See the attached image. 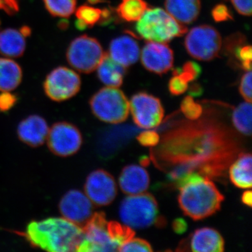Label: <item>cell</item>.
I'll return each mask as SVG.
<instances>
[{
  "label": "cell",
  "mask_w": 252,
  "mask_h": 252,
  "mask_svg": "<svg viewBox=\"0 0 252 252\" xmlns=\"http://www.w3.org/2000/svg\"><path fill=\"white\" fill-rule=\"evenodd\" d=\"M212 16L214 21L217 23L225 22L233 19V15L226 5L217 4L212 10Z\"/></svg>",
  "instance_id": "836d02e7"
},
{
  "label": "cell",
  "mask_w": 252,
  "mask_h": 252,
  "mask_svg": "<svg viewBox=\"0 0 252 252\" xmlns=\"http://www.w3.org/2000/svg\"><path fill=\"white\" fill-rule=\"evenodd\" d=\"M137 22V34L149 41L167 43L188 31L186 26L161 8L147 9Z\"/></svg>",
  "instance_id": "3957f363"
},
{
  "label": "cell",
  "mask_w": 252,
  "mask_h": 252,
  "mask_svg": "<svg viewBox=\"0 0 252 252\" xmlns=\"http://www.w3.org/2000/svg\"><path fill=\"white\" fill-rule=\"evenodd\" d=\"M0 10L11 16L16 14L19 11V0H0Z\"/></svg>",
  "instance_id": "74e56055"
},
{
  "label": "cell",
  "mask_w": 252,
  "mask_h": 252,
  "mask_svg": "<svg viewBox=\"0 0 252 252\" xmlns=\"http://www.w3.org/2000/svg\"><path fill=\"white\" fill-rule=\"evenodd\" d=\"M81 78L77 73L65 67L56 68L48 74L44 84L46 95L56 102L72 98L80 91Z\"/></svg>",
  "instance_id": "9c48e42d"
},
{
  "label": "cell",
  "mask_w": 252,
  "mask_h": 252,
  "mask_svg": "<svg viewBox=\"0 0 252 252\" xmlns=\"http://www.w3.org/2000/svg\"><path fill=\"white\" fill-rule=\"evenodd\" d=\"M137 141L144 147H154L158 144L160 137L156 131L147 130L141 132L137 137Z\"/></svg>",
  "instance_id": "d590c367"
},
{
  "label": "cell",
  "mask_w": 252,
  "mask_h": 252,
  "mask_svg": "<svg viewBox=\"0 0 252 252\" xmlns=\"http://www.w3.org/2000/svg\"><path fill=\"white\" fill-rule=\"evenodd\" d=\"M77 20L84 23L87 28L94 27L96 23L100 22L102 9L89 5H82L76 11Z\"/></svg>",
  "instance_id": "f1b7e54d"
},
{
  "label": "cell",
  "mask_w": 252,
  "mask_h": 252,
  "mask_svg": "<svg viewBox=\"0 0 252 252\" xmlns=\"http://www.w3.org/2000/svg\"><path fill=\"white\" fill-rule=\"evenodd\" d=\"M104 52L95 38L81 35L75 38L68 46L67 62L78 72L90 74L97 69Z\"/></svg>",
  "instance_id": "8992f818"
},
{
  "label": "cell",
  "mask_w": 252,
  "mask_h": 252,
  "mask_svg": "<svg viewBox=\"0 0 252 252\" xmlns=\"http://www.w3.org/2000/svg\"><path fill=\"white\" fill-rule=\"evenodd\" d=\"M96 69L97 77L104 85L114 88H119L122 85L126 73V67L115 62L108 53H104Z\"/></svg>",
  "instance_id": "44dd1931"
},
{
  "label": "cell",
  "mask_w": 252,
  "mask_h": 252,
  "mask_svg": "<svg viewBox=\"0 0 252 252\" xmlns=\"http://www.w3.org/2000/svg\"><path fill=\"white\" fill-rule=\"evenodd\" d=\"M59 210L63 218L82 227L94 214V204L85 193L73 189L61 198Z\"/></svg>",
  "instance_id": "4fadbf2b"
},
{
  "label": "cell",
  "mask_w": 252,
  "mask_h": 252,
  "mask_svg": "<svg viewBox=\"0 0 252 252\" xmlns=\"http://www.w3.org/2000/svg\"><path fill=\"white\" fill-rule=\"evenodd\" d=\"M240 94L246 102H252V72L247 71L243 74L239 87Z\"/></svg>",
  "instance_id": "d6a6232c"
},
{
  "label": "cell",
  "mask_w": 252,
  "mask_h": 252,
  "mask_svg": "<svg viewBox=\"0 0 252 252\" xmlns=\"http://www.w3.org/2000/svg\"><path fill=\"white\" fill-rule=\"evenodd\" d=\"M104 212L93 214L90 220L83 225V238L77 251L101 252L118 251V247L110 238Z\"/></svg>",
  "instance_id": "ba28073f"
},
{
  "label": "cell",
  "mask_w": 252,
  "mask_h": 252,
  "mask_svg": "<svg viewBox=\"0 0 252 252\" xmlns=\"http://www.w3.org/2000/svg\"><path fill=\"white\" fill-rule=\"evenodd\" d=\"M190 94H193L194 95L201 94V88L200 86L195 85L192 89V90L190 91Z\"/></svg>",
  "instance_id": "b9f144b4"
},
{
  "label": "cell",
  "mask_w": 252,
  "mask_h": 252,
  "mask_svg": "<svg viewBox=\"0 0 252 252\" xmlns=\"http://www.w3.org/2000/svg\"><path fill=\"white\" fill-rule=\"evenodd\" d=\"M237 12L244 16H252V0H231Z\"/></svg>",
  "instance_id": "8d00e7d4"
},
{
  "label": "cell",
  "mask_w": 252,
  "mask_h": 252,
  "mask_svg": "<svg viewBox=\"0 0 252 252\" xmlns=\"http://www.w3.org/2000/svg\"><path fill=\"white\" fill-rule=\"evenodd\" d=\"M243 34H235L228 36L225 41V50L233 55L237 65L245 71L252 69V49L250 44H245Z\"/></svg>",
  "instance_id": "7402d4cb"
},
{
  "label": "cell",
  "mask_w": 252,
  "mask_h": 252,
  "mask_svg": "<svg viewBox=\"0 0 252 252\" xmlns=\"http://www.w3.org/2000/svg\"><path fill=\"white\" fill-rule=\"evenodd\" d=\"M48 147L58 157H68L79 152L83 137L77 127L67 122L56 123L49 129Z\"/></svg>",
  "instance_id": "8fae6325"
},
{
  "label": "cell",
  "mask_w": 252,
  "mask_h": 252,
  "mask_svg": "<svg viewBox=\"0 0 252 252\" xmlns=\"http://www.w3.org/2000/svg\"><path fill=\"white\" fill-rule=\"evenodd\" d=\"M107 228L113 243L119 249L121 245L134 238L135 233L132 228L126 225H122L117 221H109Z\"/></svg>",
  "instance_id": "83f0119b"
},
{
  "label": "cell",
  "mask_w": 252,
  "mask_h": 252,
  "mask_svg": "<svg viewBox=\"0 0 252 252\" xmlns=\"http://www.w3.org/2000/svg\"><path fill=\"white\" fill-rule=\"evenodd\" d=\"M149 9L144 0H122L117 9L118 16L126 22H137Z\"/></svg>",
  "instance_id": "d4e9b609"
},
{
  "label": "cell",
  "mask_w": 252,
  "mask_h": 252,
  "mask_svg": "<svg viewBox=\"0 0 252 252\" xmlns=\"http://www.w3.org/2000/svg\"><path fill=\"white\" fill-rule=\"evenodd\" d=\"M23 72L21 66L13 61L0 58V91H14L22 81Z\"/></svg>",
  "instance_id": "cb8c5ba5"
},
{
  "label": "cell",
  "mask_w": 252,
  "mask_h": 252,
  "mask_svg": "<svg viewBox=\"0 0 252 252\" xmlns=\"http://www.w3.org/2000/svg\"><path fill=\"white\" fill-rule=\"evenodd\" d=\"M178 202L187 216L200 220L220 210L224 197L211 181L202 177L180 187Z\"/></svg>",
  "instance_id": "7a4b0ae2"
},
{
  "label": "cell",
  "mask_w": 252,
  "mask_h": 252,
  "mask_svg": "<svg viewBox=\"0 0 252 252\" xmlns=\"http://www.w3.org/2000/svg\"><path fill=\"white\" fill-rule=\"evenodd\" d=\"M189 83L177 75H173L168 84L169 91L173 95H180L185 94L189 88Z\"/></svg>",
  "instance_id": "e575fe53"
},
{
  "label": "cell",
  "mask_w": 252,
  "mask_h": 252,
  "mask_svg": "<svg viewBox=\"0 0 252 252\" xmlns=\"http://www.w3.org/2000/svg\"><path fill=\"white\" fill-rule=\"evenodd\" d=\"M119 182L124 193L136 195L144 193L148 189L150 177L148 172L143 167L137 165H129L123 169Z\"/></svg>",
  "instance_id": "ac0fdd59"
},
{
  "label": "cell",
  "mask_w": 252,
  "mask_h": 252,
  "mask_svg": "<svg viewBox=\"0 0 252 252\" xmlns=\"http://www.w3.org/2000/svg\"><path fill=\"white\" fill-rule=\"evenodd\" d=\"M88 1L91 4H95L97 3L104 2L106 1H103V0H88Z\"/></svg>",
  "instance_id": "7bdbcfd3"
},
{
  "label": "cell",
  "mask_w": 252,
  "mask_h": 252,
  "mask_svg": "<svg viewBox=\"0 0 252 252\" xmlns=\"http://www.w3.org/2000/svg\"><path fill=\"white\" fill-rule=\"evenodd\" d=\"M190 250L195 252H222L224 240L217 230L203 228L195 230L190 240Z\"/></svg>",
  "instance_id": "d6986e66"
},
{
  "label": "cell",
  "mask_w": 252,
  "mask_h": 252,
  "mask_svg": "<svg viewBox=\"0 0 252 252\" xmlns=\"http://www.w3.org/2000/svg\"><path fill=\"white\" fill-rule=\"evenodd\" d=\"M185 46L193 59L212 61L218 57L222 48V38L215 28L209 25L194 27L186 36Z\"/></svg>",
  "instance_id": "52a82bcc"
},
{
  "label": "cell",
  "mask_w": 252,
  "mask_h": 252,
  "mask_svg": "<svg viewBox=\"0 0 252 252\" xmlns=\"http://www.w3.org/2000/svg\"><path fill=\"white\" fill-rule=\"evenodd\" d=\"M25 237L34 248L52 252H77L83 238L82 228L63 217L33 220Z\"/></svg>",
  "instance_id": "6da1fadb"
},
{
  "label": "cell",
  "mask_w": 252,
  "mask_h": 252,
  "mask_svg": "<svg viewBox=\"0 0 252 252\" xmlns=\"http://www.w3.org/2000/svg\"><path fill=\"white\" fill-rule=\"evenodd\" d=\"M46 10L54 17H70L77 6V0H43Z\"/></svg>",
  "instance_id": "4316f807"
},
{
  "label": "cell",
  "mask_w": 252,
  "mask_h": 252,
  "mask_svg": "<svg viewBox=\"0 0 252 252\" xmlns=\"http://www.w3.org/2000/svg\"><path fill=\"white\" fill-rule=\"evenodd\" d=\"M94 117L107 124H121L127 119L130 104L126 94L118 88H102L90 99Z\"/></svg>",
  "instance_id": "5b68a950"
},
{
  "label": "cell",
  "mask_w": 252,
  "mask_h": 252,
  "mask_svg": "<svg viewBox=\"0 0 252 252\" xmlns=\"http://www.w3.org/2000/svg\"><path fill=\"white\" fill-rule=\"evenodd\" d=\"M165 7L176 21L189 25L198 19L201 2L200 0H165Z\"/></svg>",
  "instance_id": "ffe728a7"
},
{
  "label": "cell",
  "mask_w": 252,
  "mask_h": 252,
  "mask_svg": "<svg viewBox=\"0 0 252 252\" xmlns=\"http://www.w3.org/2000/svg\"><path fill=\"white\" fill-rule=\"evenodd\" d=\"M201 67L195 62L188 61L182 67L176 68L173 71V75L179 76L187 83L195 81L201 74Z\"/></svg>",
  "instance_id": "f546056e"
},
{
  "label": "cell",
  "mask_w": 252,
  "mask_h": 252,
  "mask_svg": "<svg viewBox=\"0 0 252 252\" xmlns=\"http://www.w3.org/2000/svg\"><path fill=\"white\" fill-rule=\"evenodd\" d=\"M16 97L9 92H3L0 94V110L6 111L14 106L16 102Z\"/></svg>",
  "instance_id": "f35d334b"
},
{
  "label": "cell",
  "mask_w": 252,
  "mask_h": 252,
  "mask_svg": "<svg viewBox=\"0 0 252 252\" xmlns=\"http://www.w3.org/2000/svg\"><path fill=\"white\" fill-rule=\"evenodd\" d=\"M242 202L245 205H248L250 207H252V193L251 190H249L244 192L243 195H242Z\"/></svg>",
  "instance_id": "60d3db41"
},
{
  "label": "cell",
  "mask_w": 252,
  "mask_h": 252,
  "mask_svg": "<svg viewBox=\"0 0 252 252\" xmlns=\"http://www.w3.org/2000/svg\"><path fill=\"white\" fill-rule=\"evenodd\" d=\"M108 54L115 62L128 67L137 62L140 49L138 43L130 36L115 38L109 44Z\"/></svg>",
  "instance_id": "e0dca14e"
},
{
  "label": "cell",
  "mask_w": 252,
  "mask_h": 252,
  "mask_svg": "<svg viewBox=\"0 0 252 252\" xmlns=\"http://www.w3.org/2000/svg\"><path fill=\"white\" fill-rule=\"evenodd\" d=\"M119 252H153V249L147 240L141 238L130 239L128 241L123 244L118 249Z\"/></svg>",
  "instance_id": "1f68e13d"
},
{
  "label": "cell",
  "mask_w": 252,
  "mask_h": 252,
  "mask_svg": "<svg viewBox=\"0 0 252 252\" xmlns=\"http://www.w3.org/2000/svg\"><path fill=\"white\" fill-rule=\"evenodd\" d=\"M84 191L94 205L106 206L112 203L117 196V184L110 173L99 169L88 176Z\"/></svg>",
  "instance_id": "7c38bea8"
},
{
  "label": "cell",
  "mask_w": 252,
  "mask_h": 252,
  "mask_svg": "<svg viewBox=\"0 0 252 252\" xmlns=\"http://www.w3.org/2000/svg\"><path fill=\"white\" fill-rule=\"evenodd\" d=\"M180 109L186 118L192 121L199 119L203 114V107L194 100L191 95L186 96L181 103Z\"/></svg>",
  "instance_id": "4dcf8cb0"
},
{
  "label": "cell",
  "mask_w": 252,
  "mask_h": 252,
  "mask_svg": "<svg viewBox=\"0 0 252 252\" xmlns=\"http://www.w3.org/2000/svg\"><path fill=\"white\" fill-rule=\"evenodd\" d=\"M130 111L136 125L152 129L161 124L164 109L160 99L145 92L136 94L129 102Z\"/></svg>",
  "instance_id": "30bf717a"
},
{
  "label": "cell",
  "mask_w": 252,
  "mask_h": 252,
  "mask_svg": "<svg viewBox=\"0 0 252 252\" xmlns=\"http://www.w3.org/2000/svg\"><path fill=\"white\" fill-rule=\"evenodd\" d=\"M158 207L157 200L149 193L131 195L123 200L119 217L123 223L136 229L148 228L158 223Z\"/></svg>",
  "instance_id": "277c9868"
},
{
  "label": "cell",
  "mask_w": 252,
  "mask_h": 252,
  "mask_svg": "<svg viewBox=\"0 0 252 252\" xmlns=\"http://www.w3.org/2000/svg\"><path fill=\"white\" fill-rule=\"evenodd\" d=\"M232 119H233V125L239 132L245 135H251V102H245L239 104L233 111Z\"/></svg>",
  "instance_id": "484cf974"
},
{
  "label": "cell",
  "mask_w": 252,
  "mask_h": 252,
  "mask_svg": "<svg viewBox=\"0 0 252 252\" xmlns=\"http://www.w3.org/2000/svg\"><path fill=\"white\" fill-rule=\"evenodd\" d=\"M252 155L242 154L230 167V179L235 187L250 189L252 185Z\"/></svg>",
  "instance_id": "603a6c76"
},
{
  "label": "cell",
  "mask_w": 252,
  "mask_h": 252,
  "mask_svg": "<svg viewBox=\"0 0 252 252\" xmlns=\"http://www.w3.org/2000/svg\"><path fill=\"white\" fill-rule=\"evenodd\" d=\"M141 62L149 72L162 75L173 67V51L166 43L148 41L142 50Z\"/></svg>",
  "instance_id": "5bb4252c"
},
{
  "label": "cell",
  "mask_w": 252,
  "mask_h": 252,
  "mask_svg": "<svg viewBox=\"0 0 252 252\" xmlns=\"http://www.w3.org/2000/svg\"><path fill=\"white\" fill-rule=\"evenodd\" d=\"M49 127L44 118L31 115L18 124V138L23 143L32 147H39L47 140Z\"/></svg>",
  "instance_id": "9a60e30c"
},
{
  "label": "cell",
  "mask_w": 252,
  "mask_h": 252,
  "mask_svg": "<svg viewBox=\"0 0 252 252\" xmlns=\"http://www.w3.org/2000/svg\"><path fill=\"white\" fill-rule=\"evenodd\" d=\"M31 33L28 26L19 30L7 28L0 31V54L9 58L21 57L26 51V38Z\"/></svg>",
  "instance_id": "2e32d148"
},
{
  "label": "cell",
  "mask_w": 252,
  "mask_h": 252,
  "mask_svg": "<svg viewBox=\"0 0 252 252\" xmlns=\"http://www.w3.org/2000/svg\"><path fill=\"white\" fill-rule=\"evenodd\" d=\"M172 228L177 234H182L187 229V223L183 219H176L172 223Z\"/></svg>",
  "instance_id": "ab89813d"
}]
</instances>
